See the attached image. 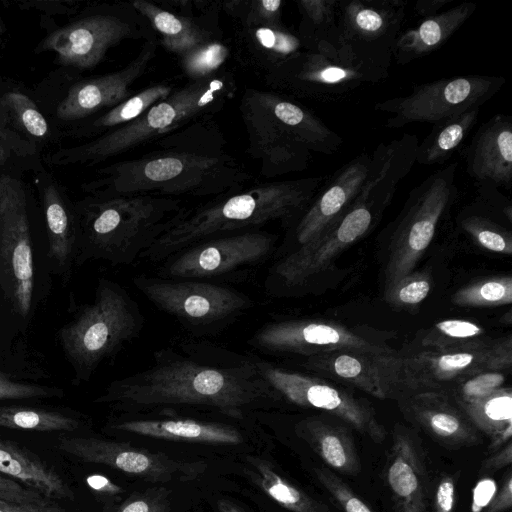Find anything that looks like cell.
Wrapping results in <instances>:
<instances>
[{
  "instance_id": "1",
  "label": "cell",
  "mask_w": 512,
  "mask_h": 512,
  "mask_svg": "<svg viewBox=\"0 0 512 512\" xmlns=\"http://www.w3.org/2000/svg\"><path fill=\"white\" fill-rule=\"evenodd\" d=\"M95 402L125 413L191 408L236 420L284 403L254 356L205 341L157 350L147 368L112 381Z\"/></svg>"
},
{
  "instance_id": "2",
  "label": "cell",
  "mask_w": 512,
  "mask_h": 512,
  "mask_svg": "<svg viewBox=\"0 0 512 512\" xmlns=\"http://www.w3.org/2000/svg\"><path fill=\"white\" fill-rule=\"evenodd\" d=\"M161 149L100 170L89 184L96 197H216L246 188L253 176L224 147L212 117L157 140Z\"/></svg>"
},
{
  "instance_id": "3",
  "label": "cell",
  "mask_w": 512,
  "mask_h": 512,
  "mask_svg": "<svg viewBox=\"0 0 512 512\" xmlns=\"http://www.w3.org/2000/svg\"><path fill=\"white\" fill-rule=\"evenodd\" d=\"M322 181V177H307L260 183L184 208L140 258L164 261L208 238L260 229L275 220L290 221L306 209Z\"/></svg>"
},
{
  "instance_id": "4",
  "label": "cell",
  "mask_w": 512,
  "mask_h": 512,
  "mask_svg": "<svg viewBox=\"0 0 512 512\" xmlns=\"http://www.w3.org/2000/svg\"><path fill=\"white\" fill-rule=\"evenodd\" d=\"M239 110L247 153L267 178L303 171L312 153L333 154L343 143L311 110L273 91L246 88Z\"/></svg>"
},
{
  "instance_id": "5",
  "label": "cell",
  "mask_w": 512,
  "mask_h": 512,
  "mask_svg": "<svg viewBox=\"0 0 512 512\" xmlns=\"http://www.w3.org/2000/svg\"><path fill=\"white\" fill-rule=\"evenodd\" d=\"M184 208L173 197H94L80 210L75 262L132 264L169 229Z\"/></svg>"
},
{
  "instance_id": "6",
  "label": "cell",
  "mask_w": 512,
  "mask_h": 512,
  "mask_svg": "<svg viewBox=\"0 0 512 512\" xmlns=\"http://www.w3.org/2000/svg\"><path fill=\"white\" fill-rule=\"evenodd\" d=\"M237 89L230 71L204 80L189 81L157 102L132 122L97 139L55 154L56 164H95L156 141L182 127L219 111Z\"/></svg>"
},
{
  "instance_id": "7",
  "label": "cell",
  "mask_w": 512,
  "mask_h": 512,
  "mask_svg": "<svg viewBox=\"0 0 512 512\" xmlns=\"http://www.w3.org/2000/svg\"><path fill=\"white\" fill-rule=\"evenodd\" d=\"M144 323L140 305L123 286L111 279H99L93 301L58 333L74 370V381H89L103 361L141 334Z\"/></svg>"
},
{
  "instance_id": "8",
  "label": "cell",
  "mask_w": 512,
  "mask_h": 512,
  "mask_svg": "<svg viewBox=\"0 0 512 512\" xmlns=\"http://www.w3.org/2000/svg\"><path fill=\"white\" fill-rule=\"evenodd\" d=\"M387 76L388 70L361 59L331 36L295 54L263 79L271 91L289 98L324 101Z\"/></svg>"
},
{
  "instance_id": "9",
  "label": "cell",
  "mask_w": 512,
  "mask_h": 512,
  "mask_svg": "<svg viewBox=\"0 0 512 512\" xmlns=\"http://www.w3.org/2000/svg\"><path fill=\"white\" fill-rule=\"evenodd\" d=\"M133 284L150 303L197 337L223 331L254 305L247 294L213 281L141 274Z\"/></svg>"
},
{
  "instance_id": "10",
  "label": "cell",
  "mask_w": 512,
  "mask_h": 512,
  "mask_svg": "<svg viewBox=\"0 0 512 512\" xmlns=\"http://www.w3.org/2000/svg\"><path fill=\"white\" fill-rule=\"evenodd\" d=\"M392 197L359 192L351 207L324 232L285 254L270 267L265 280L267 291L288 295L306 286L327 269L337 255L369 231Z\"/></svg>"
},
{
  "instance_id": "11",
  "label": "cell",
  "mask_w": 512,
  "mask_h": 512,
  "mask_svg": "<svg viewBox=\"0 0 512 512\" xmlns=\"http://www.w3.org/2000/svg\"><path fill=\"white\" fill-rule=\"evenodd\" d=\"M458 163L436 170L410 192L392 234L386 289L410 274L458 195Z\"/></svg>"
},
{
  "instance_id": "12",
  "label": "cell",
  "mask_w": 512,
  "mask_h": 512,
  "mask_svg": "<svg viewBox=\"0 0 512 512\" xmlns=\"http://www.w3.org/2000/svg\"><path fill=\"white\" fill-rule=\"evenodd\" d=\"M157 35L131 1L101 8L55 30L41 44L54 51L64 66L88 69L99 64L107 51L125 40H152Z\"/></svg>"
},
{
  "instance_id": "13",
  "label": "cell",
  "mask_w": 512,
  "mask_h": 512,
  "mask_svg": "<svg viewBox=\"0 0 512 512\" xmlns=\"http://www.w3.org/2000/svg\"><path fill=\"white\" fill-rule=\"evenodd\" d=\"M276 240V235L260 229L208 238L166 258L157 270V276L235 280L268 260Z\"/></svg>"
},
{
  "instance_id": "14",
  "label": "cell",
  "mask_w": 512,
  "mask_h": 512,
  "mask_svg": "<svg viewBox=\"0 0 512 512\" xmlns=\"http://www.w3.org/2000/svg\"><path fill=\"white\" fill-rule=\"evenodd\" d=\"M501 76L462 75L438 79L415 86L405 96L375 104V109L390 114L388 128L411 123L437 124L473 108H481L505 84Z\"/></svg>"
},
{
  "instance_id": "15",
  "label": "cell",
  "mask_w": 512,
  "mask_h": 512,
  "mask_svg": "<svg viewBox=\"0 0 512 512\" xmlns=\"http://www.w3.org/2000/svg\"><path fill=\"white\" fill-rule=\"evenodd\" d=\"M0 285L13 310L30 313L34 292V263L27 199L23 184L0 177Z\"/></svg>"
},
{
  "instance_id": "16",
  "label": "cell",
  "mask_w": 512,
  "mask_h": 512,
  "mask_svg": "<svg viewBox=\"0 0 512 512\" xmlns=\"http://www.w3.org/2000/svg\"><path fill=\"white\" fill-rule=\"evenodd\" d=\"M512 364V337L479 340L441 350L424 349L404 357L409 395L445 393L461 381L487 371H505Z\"/></svg>"
},
{
  "instance_id": "17",
  "label": "cell",
  "mask_w": 512,
  "mask_h": 512,
  "mask_svg": "<svg viewBox=\"0 0 512 512\" xmlns=\"http://www.w3.org/2000/svg\"><path fill=\"white\" fill-rule=\"evenodd\" d=\"M256 365L284 402L304 408H315L337 416L375 442L386 435L374 410L351 393L323 379L290 370L255 357Z\"/></svg>"
},
{
  "instance_id": "18",
  "label": "cell",
  "mask_w": 512,
  "mask_h": 512,
  "mask_svg": "<svg viewBox=\"0 0 512 512\" xmlns=\"http://www.w3.org/2000/svg\"><path fill=\"white\" fill-rule=\"evenodd\" d=\"M406 5L404 0L340 1L334 38L361 59L389 70Z\"/></svg>"
},
{
  "instance_id": "19",
  "label": "cell",
  "mask_w": 512,
  "mask_h": 512,
  "mask_svg": "<svg viewBox=\"0 0 512 512\" xmlns=\"http://www.w3.org/2000/svg\"><path fill=\"white\" fill-rule=\"evenodd\" d=\"M57 448L85 463L100 464L149 482L187 481L202 474L203 461H185L125 442L95 437L61 436Z\"/></svg>"
},
{
  "instance_id": "20",
  "label": "cell",
  "mask_w": 512,
  "mask_h": 512,
  "mask_svg": "<svg viewBox=\"0 0 512 512\" xmlns=\"http://www.w3.org/2000/svg\"><path fill=\"white\" fill-rule=\"evenodd\" d=\"M248 344L263 354L312 357L334 351L382 352L389 350L343 325L310 319L264 323Z\"/></svg>"
},
{
  "instance_id": "21",
  "label": "cell",
  "mask_w": 512,
  "mask_h": 512,
  "mask_svg": "<svg viewBox=\"0 0 512 512\" xmlns=\"http://www.w3.org/2000/svg\"><path fill=\"white\" fill-rule=\"evenodd\" d=\"M301 366L378 399H402L409 395L404 357L390 349L382 352L334 351L308 357Z\"/></svg>"
},
{
  "instance_id": "22",
  "label": "cell",
  "mask_w": 512,
  "mask_h": 512,
  "mask_svg": "<svg viewBox=\"0 0 512 512\" xmlns=\"http://www.w3.org/2000/svg\"><path fill=\"white\" fill-rule=\"evenodd\" d=\"M247 420V419H246ZM236 420L207 419L179 414L175 408H159L126 412L109 422L107 428L118 433L133 434L153 439L215 445L243 443L242 431Z\"/></svg>"
},
{
  "instance_id": "23",
  "label": "cell",
  "mask_w": 512,
  "mask_h": 512,
  "mask_svg": "<svg viewBox=\"0 0 512 512\" xmlns=\"http://www.w3.org/2000/svg\"><path fill=\"white\" fill-rule=\"evenodd\" d=\"M158 38L143 42L139 53L125 67L73 85L56 109L59 119L72 121L112 108L133 95V85L156 57Z\"/></svg>"
},
{
  "instance_id": "24",
  "label": "cell",
  "mask_w": 512,
  "mask_h": 512,
  "mask_svg": "<svg viewBox=\"0 0 512 512\" xmlns=\"http://www.w3.org/2000/svg\"><path fill=\"white\" fill-rule=\"evenodd\" d=\"M369 161V154L358 155L315 194L294 226L293 237L298 247L319 236L351 207L365 182Z\"/></svg>"
},
{
  "instance_id": "25",
  "label": "cell",
  "mask_w": 512,
  "mask_h": 512,
  "mask_svg": "<svg viewBox=\"0 0 512 512\" xmlns=\"http://www.w3.org/2000/svg\"><path fill=\"white\" fill-rule=\"evenodd\" d=\"M467 173L478 185L510 188L512 117L497 114L483 123L465 149Z\"/></svg>"
},
{
  "instance_id": "26",
  "label": "cell",
  "mask_w": 512,
  "mask_h": 512,
  "mask_svg": "<svg viewBox=\"0 0 512 512\" xmlns=\"http://www.w3.org/2000/svg\"><path fill=\"white\" fill-rule=\"evenodd\" d=\"M235 24L231 49L236 61L245 69L269 74L295 54L307 49L298 34L281 25Z\"/></svg>"
},
{
  "instance_id": "27",
  "label": "cell",
  "mask_w": 512,
  "mask_h": 512,
  "mask_svg": "<svg viewBox=\"0 0 512 512\" xmlns=\"http://www.w3.org/2000/svg\"><path fill=\"white\" fill-rule=\"evenodd\" d=\"M131 3L148 21L157 35L159 45L177 57L211 39L221 38L218 20L220 10L180 14L155 2L133 0Z\"/></svg>"
},
{
  "instance_id": "28",
  "label": "cell",
  "mask_w": 512,
  "mask_h": 512,
  "mask_svg": "<svg viewBox=\"0 0 512 512\" xmlns=\"http://www.w3.org/2000/svg\"><path fill=\"white\" fill-rule=\"evenodd\" d=\"M404 411L435 438L452 445L477 439L471 422L444 394L420 392L402 398Z\"/></svg>"
},
{
  "instance_id": "29",
  "label": "cell",
  "mask_w": 512,
  "mask_h": 512,
  "mask_svg": "<svg viewBox=\"0 0 512 512\" xmlns=\"http://www.w3.org/2000/svg\"><path fill=\"white\" fill-rule=\"evenodd\" d=\"M476 4L462 2L424 18L417 26L398 36L393 56L398 64H408L439 49L473 15Z\"/></svg>"
},
{
  "instance_id": "30",
  "label": "cell",
  "mask_w": 512,
  "mask_h": 512,
  "mask_svg": "<svg viewBox=\"0 0 512 512\" xmlns=\"http://www.w3.org/2000/svg\"><path fill=\"white\" fill-rule=\"evenodd\" d=\"M0 473L50 500H72L74 492L50 465L29 449L0 436Z\"/></svg>"
},
{
  "instance_id": "31",
  "label": "cell",
  "mask_w": 512,
  "mask_h": 512,
  "mask_svg": "<svg viewBox=\"0 0 512 512\" xmlns=\"http://www.w3.org/2000/svg\"><path fill=\"white\" fill-rule=\"evenodd\" d=\"M386 479L398 512H427L423 473L411 440L395 437Z\"/></svg>"
},
{
  "instance_id": "32",
  "label": "cell",
  "mask_w": 512,
  "mask_h": 512,
  "mask_svg": "<svg viewBox=\"0 0 512 512\" xmlns=\"http://www.w3.org/2000/svg\"><path fill=\"white\" fill-rule=\"evenodd\" d=\"M418 145V137L408 133L388 143H380L370 155L362 190L394 194L416 163Z\"/></svg>"
},
{
  "instance_id": "33",
  "label": "cell",
  "mask_w": 512,
  "mask_h": 512,
  "mask_svg": "<svg viewBox=\"0 0 512 512\" xmlns=\"http://www.w3.org/2000/svg\"><path fill=\"white\" fill-rule=\"evenodd\" d=\"M295 433L334 470L345 474L359 472V459L345 428L318 417H307L296 423Z\"/></svg>"
},
{
  "instance_id": "34",
  "label": "cell",
  "mask_w": 512,
  "mask_h": 512,
  "mask_svg": "<svg viewBox=\"0 0 512 512\" xmlns=\"http://www.w3.org/2000/svg\"><path fill=\"white\" fill-rule=\"evenodd\" d=\"M43 207L49 244V257L64 280L70 277L77 253V221L68 210L57 188L47 185Z\"/></svg>"
},
{
  "instance_id": "35",
  "label": "cell",
  "mask_w": 512,
  "mask_h": 512,
  "mask_svg": "<svg viewBox=\"0 0 512 512\" xmlns=\"http://www.w3.org/2000/svg\"><path fill=\"white\" fill-rule=\"evenodd\" d=\"M480 108L470 109L433 125L431 132L419 142L416 163L443 164L463 144L475 126Z\"/></svg>"
},
{
  "instance_id": "36",
  "label": "cell",
  "mask_w": 512,
  "mask_h": 512,
  "mask_svg": "<svg viewBox=\"0 0 512 512\" xmlns=\"http://www.w3.org/2000/svg\"><path fill=\"white\" fill-rule=\"evenodd\" d=\"M468 420L491 439L512 436V391L501 387L475 402L459 407Z\"/></svg>"
},
{
  "instance_id": "37",
  "label": "cell",
  "mask_w": 512,
  "mask_h": 512,
  "mask_svg": "<svg viewBox=\"0 0 512 512\" xmlns=\"http://www.w3.org/2000/svg\"><path fill=\"white\" fill-rule=\"evenodd\" d=\"M247 461L255 471L260 488L282 507L292 512H330L280 476L269 461L254 456L247 457Z\"/></svg>"
},
{
  "instance_id": "38",
  "label": "cell",
  "mask_w": 512,
  "mask_h": 512,
  "mask_svg": "<svg viewBox=\"0 0 512 512\" xmlns=\"http://www.w3.org/2000/svg\"><path fill=\"white\" fill-rule=\"evenodd\" d=\"M9 127L35 139L46 138L49 133V125L35 103L18 92H9L0 98V130L5 141Z\"/></svg>"
},
{
  "instance_id": "39",
  "label": "cell",
  "mask_w": 512,
  "mask_h": 512,
  "mask_svg": "<svg viewBox=\"0 0 512 512\" xmlns=\"http://www.w3.org/2000/svg\"><path fill=\"white\" fill-rule=\"evenodd\" d=\"M77 419L45 409L0 406V427L37 432H72L79 427Z\"/></svg>"
},
{
  "instance_id": "40",
  "label": "cell",
  "mask_w": 512,
  "mask_h": 512,
  "mask_svg": "<svg viewBox=\"0 0 512 512\" xmlns=\"http://www.w3.org/2000/svg\"><path fill=\"white\" fill-rule=\"evenodd\" d=\"M173 91V85L166 83L149 86L108 109L92 122L91 128L115 130L138 118L151 106L167 98Z\"/></svg>"
},
{
  "instance_id": "41",
  "label": "cell",
  "mask_w": 512,
  "mask_h": 512,
  "mask_svg": "<svg viewBox=\"0 0 512 512\" xmlns=\"http://www.w3.org/2000/svg\"><path fill=\"white\" fill-rule=\"evenodd\" d=\"M231 54V46L221 38H216L192 48L178 58L180 68L189 81H199L223 72V66Z\"/></svg>"
},
{
  "instance_id": "42",
  "label": "cell",
  "mask_w": 512,
  "mask_h": 512,
  "mask_svg": "<svg viewBox=\"0 0 512 512\" xmlns=\"http://www.w3.org/2000/svg\"><path fill=\"white\" fill-rule=\"evenodd\" d=\"M336 0H299L296 1L302 20L298 34L304 40L307 49L322 39L331 37L335 31Z\"/></svg>"
},
{
  "instance_id": "43",
  "label": "cell",
  "mask_w": 512,
  "mask_h": 512,
  "mask_svg": "<svg viewBox=\"0 0 512 512\" xmlns=\"http://www.w3.org/2000/svg\"><path fill=\"white\" fill-rule=\"evenodd\" d=\"M454 304L462 307H494L512 302L511 276H493L471 283L456 291Z\"/></svg>"
},
{
  "instance_id": "44",
  "label": "cell",
  "mask_w": 512,
  "mask_h": 512,
  "mask_svg": "<svg viewBox=\"0 0 512 512\" xmlns=\"http://www.w3.org/2000/svg\"><path fill=\"white\" fill-rule=\"evenodd\" d=\"M484 333V329L472 321L447 319L426 330L421 343L428 350L454 348L482 340Z\"/></svg>"
},
{
  "instance_id": "45",
  "label": "cell",
  "mask_w": 512,
  "mask_h": 512,
  "mask_svg": "<svg viewBox=\"0 0 512 512\" xmlns=\"http://www.w3.org/2000/svg\"><path fill=\"white\" fill-rule=\"evenodd\" d=\"M460 225L479 246L486 250L507 254L512 253V234L490 217L475 212L461 216Z\"/></svg>"
},
{
  "instance_id": "46",
  "label": "cell",
  "mask_w": 512,
  "mask_h": 512,
  "mask_svg": "<svg viewBox=\"0 0 512 512\" xmlns=\"http://www.w3.org/2000/svg\"><path fill=\"white\" fill-rule=\"evenodd\" d=\"M281 0H233L220 2L221 11L225 12L234 23L241 25H281Z\"/></svg>"
},
{
  "instance_id": "47",
  "label": "cell",
  "mask_w": 512,
  "mask_h": 512,
  "mask_svg": "<svg viewBox=\"0 0 512 512\" xmlns=\"http://www.w3.org/2000/svg\"><path fill=\"white\" fill-rule=\"evenodd\" d=\"M504 371H487L473 375L450 388L446 395L458 407L475 402L503 387Z\"/></svg>"
},
{
  "instance_id": "48",
  "label": "cell",
  "mask_w": 512,
  "mask_h": 512,
  "mask_svg": "<svg viewBox=\"0 0 512 512\" xmlns=\"http://www.w3.org/2000/svg\"><path fill=\"white\" fill-rule=\"evenodd\" d=\"M430 289L431 276L427 272H411L386 289V300L394 307L411 308L421 303Z\"/></svg>"
},
{
  "instance_id": "49",
  "label": "cell",
  "mask_w": 512,
  "mask_h": 512,
  "mask_svg": "<svg viewBox=\"0 0 512 512\" xmlns=\"http://www.w3.org/2000/svg\"><path fill=\"white\" fill-rule=\"evenodd\" d=\"M315 475L343 512H375L341 478L325 468H316Z\"/></svg>"
},
{
  "instance_id": "50",
  "label": "cell",
  "mask_w": 512,
  "mask_h": 512,
  "mask_svg": "<svg viewBox=\"0 0 512 512\" xmlns=\"http://www.w3.org/2000/svg\"><path fill=\"white\" fill-rule=\"evenodd\" d=\"M112 512H170L168 491L162 487L135 492Z\"/></svg>"
},
{
  "instance_id": "51",
  "label": "cell",
  "mask_w": 512,
  "mask_h": 512,
  "mask_svg": "<svg viewBox=\"0 0 512 512\" xmlns=\"http://www.w3.org/2000/svg\"><path fill=\"white\" fill-rule=\"evenodd\" d=\"M64 394L59 387L21 383L0 372V400L62 397Z\"/></svg>"
},
{
  "instance_id": "52",
  "label": "cell",
  "mask_w": 512,
  "mask_h": 512,
  "mask_svg": "<svg viewBox=\"0 0 512 512\" xmlns=\"http://www.w3.org/2000/svg\"><path fill=\"white\" fill-rule=\"evenodd\" d=\"M0 499L20 504H46L54 501L2 473H0Z\"/></svg>"
},
{
  "instance_id": "53",
  "label": "cell",
  "mask_w": 512,
  "mask_h": 512,
  "mask_svg": "<svg viewBox=\"0 0 512 512\" xmlns=\"http://www.w3.org/2000/svg\"><path fill=\"white\" fill-rule=\"evenodd\" d=\"M89 488L106 504L115 502L125 491L122 487L113 483L109 478L94 474L86 478Z\"/></svg>"
},
{
  "instance_id": "54",
  "label": "cell",
  "mask_w": 512,
  "mask_h": 512,
  "mask_svg": "<svg viewBox=\"0 0 512 512\" xmlns=\"http://www.w3.org/2000/svg\"><path fill=\"white\" fill-rule=\"evenodd\" d=\"M455 505V481L444 477L438 484L435 494V512H453Z\"/></svg>"
},
{
  "instance_id": "55",
  "label": "cell",
  "mask_w": 512,
  "mask_h": 512,
  "mask_svg": "<svg viewBox=\"0 0 512 512\" xmlns=\"http://www.w3.org/2000/svg\"><path fill=\"white\" fill-rule=\"evenodd\" d=\"M0 512H66L57 501L46 504H20L0 499Z\"/></svg>"
},
{
  "instance_id": "56",
  "label": "cell",
  "mask_w": 512,
  "mask_h": 512,
  "mask_svg": "<svg viewBox=\"0 0 512 512\" xmlns=\"http://www.w3.org/2000/svg\"><path fill=\"white\" fill-rule=\"evenodd\" d=\"M512 505V475L509 472L498 493L492 497L484 512H504Z\"/></svg>"
},
{
  "instance_id": "57",
  "label": "cell",
  "mask_w": 512,
  "mask_h": 512,
  "mask_svg": "<svg viewBox=\"0 0 512 512\" xmlns=\"http://www.w3.org/2000/svg\"><path fill=\"white\" fill-rule=\"evenodd\" d=\"M512 462V444L508 441L506 445L490 457L486 458L482 463V469L486 471H493L510 465Z\"/></svg>"
},
{
  "instance_id": "58",
  "label": "cell",
  "mask_w": 512,
  "mask_h": 512,
  "mask_svg": "<svg viewBox=\"0 0 512 512\" xmlns=\"http://www.w3.org/2000/svg\"><path fill=\"white\" fill-rule=\"evenodd\" d=\"M495 483L491 479L479 482L474 490L473 511L477 512L486 506L495 492Z\"/></svg>"
},
{
  "instance_id": "59",
  "label": "cell",
  "mask_w": 512,
  "mask_h": 512,
  "mask_svg": "<svg viewBox=\"0 0 512 512\" xmlns=\"http://www.w3.org/2000/svg\"><path fill=\"white\" fill-rule=\"evenodd\" d=\"M454 0H418L414 5L415 12L424 18L434 16Z\"/></svg>"
},
{
  "instance_id": "60",
  "label": "cell",
  "mask_w": 512,
  "mask_h": 512,
  "mask_svg": "<svg viewBox=\"0 0 512 512\" xmlns=\"http://www.w3.org/2000/svg\"><path fill=\"white\" fill-rule=\"evenodd\" d=\"M217 508L219 512H244L241 508L227 499H220L217 502Z\"/></svg>"
},
{
  "instance_id": "61",
  "label": "cell",
  "mask_w": 512,
  "mask_h": 512,
  "mask_svg": "<svg viewBox=\"0 0 512 512\" xmlns=\"http://www.w3.org/2000/svg\"><path fill=\"white\" fill-rule=\"evenodd\" d=\"M0 138H1V139H3V140H5V138H4V136H3L2 132H1V130H0Z\"/></svg>"
},
{
  "instance_id": "62",
  "label": "cell",
  "mask_w": 512,
  "mask_h": 512,
  "mask_svg": "<svg viewBox=\"0 0 512 512\" xmlns=\"http://www.w3.org/2000/svg\"><path fill=\"white\" fill-rule=\"evenodd\" d=\"M1 34H2V28H1V26H0V35H1Z\"/></svg>"
}]
</instances>
